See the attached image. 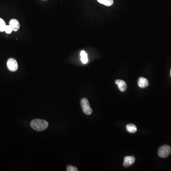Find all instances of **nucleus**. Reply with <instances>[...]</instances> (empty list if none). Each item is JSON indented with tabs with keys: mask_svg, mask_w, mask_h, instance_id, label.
Listing matches in <instances>:
<instances>
[{
	"mask_svg": "<svg viewBox=\"0 0 171 171\" xmlns=\"http://www.w3.org/2000/svg\"><path fill=\"white\" fill-rule=\"evenodd\" d=\"M47 121L42 119H36L31 122V126L33 129L37 131H41L45 130L48 126Z\"/></svg>",
	"mask_w": 171,
	"mask_h": 171,
	"instance_id": "obj_1",
	"label": "nucleus"
},
{
	"mask_svg": "<svg viewBox=\"0 0 171 171\" xmlns=\"http://www.w3.org/2000/svg\"><path fill=\"white\" fill-rule=\"evenodd\" d=\"M81 107L83 112L86 115H90L92 113V110L90 107L89 102L87 98H83L80 101Z\"/></svg>",
	"mask_w": 171,
	"mask_h": 171,
	"instance_id": "obj_2",
	"label": "nucleus"
},
{
	"mask_svg": "<svg viewBox=\"0 0 171 171\" xmlns=\"http://www.w3.org/2000/svg\"><path fill=\"white\" fill-rule=\"evenodd\" d=\"M171 153V147L167 145H164L160 147L158 151V155L161 158L167 157Z\"/></svg>",
	"mask_w": 171,
	"mask_h": 171,
	"instance_id": "obj_3",
	"label": "nucleus"
},
{
	"mask_svg": "<svg viewBox=\"0 0 171 171\" xmlns=\"http://www.w3.org/2000/svg\"><path fill=\"white\" fill-rule=\"evenodd\" d=\"M7 66L8 70L11 72L16 71L18 68V65L16 60L13 58H9L8 60Z\"/></svg>",
	"mask_w": 171,
	"mask_h": 171,
	"instance_id": "obj_4",
	"label": "nucleus"
},
{
	"mask_svg": "<svg viewBox=\"0 0 171 171\" xmlns=\"http://www.w3.org/2000/svg\"><path fill=\"white\" fill-rule=\"evenodd\" d=\"M135 162V157L133 156H128L125 157L124 158L123 166L125 167H128L132 165Z\"/></svg>",
	"mask_w": 171,
	"mask_h": 171,
	"instance_id": "obj_5",
	"label": "nucleus"
},
{
	"mask_svg": "<svg viewBox=\"0 0 171 171\" xmlns=\"http://www.w3.org/2000/svg\"><path fill=\"white\" fill-rule=\"evenodd\" d=\"M115 83L118 85V88L121 92H125L127 88V84L124 80L118 79L115 81Z\"/></svg>",
	"mask_w": 171,
	"mask_h": 171,
	"instance_id": "obj_6",
	"label": "nucleus"
},
{
	"mask_svg": "<svg viewBox=\"0 0 171 171\" xmlns=\"http://www.w3.org/2000/svg\"><path fill=\"white\" fill-rule=\"evenodd\" d=\"M138 85L140 88H146L149 86L148 80L143 77H140L138 80Z\"/></svg>",
	"mask_w": 171,
	"mask_h": 171,
	"instance_id": "obj_7",
	"label": "nucleus"
},
{
	"mask_svg": "<svg viewBox=\"0 0 171 171\" xmlns=\"http://www.w3.org/2000/svg\"><path fill=\"white\" fill-rule=\"evenodd\" d=\"M9 25L12 29L13 31L17 32L19 30L20 28V24L19 22L16 19H12L11 20L9 23Z\"/></svg>",
	"mask_w": 171,
	"mask_h": 171,
	"instance_id": "obj_8",
	"label": "nucleus"
},
{
	"mask_svg": "<svg viewBox=\"0 0 171 171\" xmlns=\"http://www.w3.org/2000/svg\"><path fill=\"white\" fill-rule=\"evenodd\" d=\"M126 129L128 132L133 134L137 131V127L134 124H128L126 126Z\"/></svg>",
	"mask_w": 171,
	"mask_h": 171,
	"instance_id": "obj_9",
	"label": "nucleus"
},
{
	"mask_svg": "<svg viewBox=\"0 0 171 171\" xmlns=\"http://www.w3.org/2000/svg\"><path fill=\"white\" fill-rule=\"evenodd\" d=\"M80 60L83 64H86L88 62L87 54L84 50H82L80 52Z\"/></svg>",
	"mask_w": 171,
	"mask_h": 171,
	"instance_id": "obj_10",
	"label": "nucleus"
},
{
	"mask_svg": "<svg viewBox=\"0 0 171 171\" xmlns=\"http://www.w3.org/2000/svg\"><path fill=\"white\" fill-rule=\"evenodd\" d=\"M97 2L107 6H112L114 3V0H97Z\"/></svg>",
	"mask_w": 171,
	"mask_h": 171,
	"instance_id": "obj_11",
	"label": "nucleus"
},
{
	"mask_svg": "<svg viewBox=\"0 0 171 171\" xmlns=\"http://www.w3.org/2000/svg\"><path fill=\"white\" fill-rule=\"evenodd\" d=\"M6 25L4 20L0 18V32H4Z\"/></svg>",
	"mask_w": 171,
	"mask_h": 171,
	"instance_id": "obj_12",
	"label": "nucleus"
},
{
	"mask_svg": "<svg viewBox=\"0 0 171 171\" xmlns=\"http://www.w3.org/2000/svg\"><path fill=\"white\" fill-rule=\"evenodd\" d=\"M12 28L9 25H6V27L5 28V30H4V32H6V33L7 34H10L12 32Z\"/></svg>",
	"mask_w": 171,
	"mask_h": 171,
	"instance_id": "obj_13",
	"label": "nucleus"
},
{
	"mask_svg": "<svg viewBox=\"0 0 171 171\" xmlns=\"http://www.w3.org/2000/svg\"><path fill=\"white\" fill-rule=\"evenodd\" d=\"M67 171H78V170L77 167L71 165H68L67 167Z\"/></svg>",
	"mask_w": 171,
	"mask_h": 171,
	"instance_id": "obj_14",
	"label": "nucleus"
},
{
	"mask_svg": "<svg viewBox=\"0 0 171 171\" xmlns=\"http://www.w3.org/2000/svg\"><path fill=\"white\" fill-rule=\"evenodd\" d=\"M170 76H171V71H170Z\"/></svg>",
	"mask_w": 171,
	"mask_h": 171,
	"instance_id": "obj_15",
	"label": "nucleus"
},
{
	"mask_svg": "<svg viewBox=\"0 0 171 171\" xmlns=\"http://www.w3.org/2000/svg\"><path fill=\"white\" fill-rule=\"evenodd\" d=\"M43 1H46V0H43Z\"/></svg>",
	"mask_w": 171,
	"mask_h": 171,
	"instance_id": "obj_16",
	"label": "nucleus"
}]
</instances>
